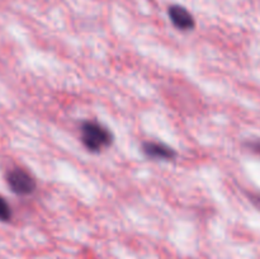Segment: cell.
Masks as SVG:
<instances>
[{
	"label": "cell",
	"mask_w": 260,
	"mask_h": 259,
	"mask_svg": "<svg viewBox=\"0 0 260 259\" xmlns=\"http://www.w3.org/2000/svg\"><path fill=\"white\" fill-rule=\"evenodd\" d=\"M5 180L9 189L14 195L22 196V197L33 195L37 189V182L33 175L23 168L17 167L8 170L5 174Z\"/></svg>",
	"instance_id": "7a4b0ae2"
},
{
	"label": "cell",
	"mask_w": 260,
	"mask_h": 259,
	"mask_svg": "<svg viewBox=\"0 0 260 259\" xmlns=\"http://www.w3.org/2000/svg\"><path fill=\"white\" fill-rule=\"evenodd\" d=\"M168 17L172 24L182 32H189L196 28V19L192 13L185 7L179 4H173L168 8Z\"/></svg>",
	"instance_id": "277c9868"
},
{
	"label": "cell",
	"mask_w": 260,
	"mask_h": 259,
	"mask_svg": "<svg viewBox=\"0 0 260 259\" xmlns=\"http://www.w3.org/2000/svg\"><path fill=\"white\" fill-rule=\"evenodd\" d=\"M141 150L146 157L151 160H162V161H173L178 157V151L174 147L160 141H144Z\"/></svg>",
	"instance_id": "3957f363"
},
{
	"label": "cell",
	"mask_w": 260,
	"mask_h": 259,
	"mask_svg": "<svg viewBox=\"0 0 260 259\" xmlns=\"http://www.w3.org/2000/svg\"><path fill=\"white\" fill-rule=\"evenodd\" d=\"M13 217V211L8 201L0 196V222H9Z\"/></svg>",
	"instance_id": "5b68a950"
},
{
	"label": "cell",
	"mask_w": 260,
	"mask_h": 259,
	"mask_svg": "<svg viewBox=\"0 0 260 259\" xmlns=\"http://www.w3.org/2000/svg\"><path fill=\"white\" fill-rule=\"evenodd\" d=\"M80 140L91 154H99L111 147L114 142V135L108 127L93 119H85L80 123Z\"/></svg>",
	"instance_id": "6da1fadb"
},
{
	"label": "cell",
	"mask_w": 260,
	"mask_h": 259,
	"mask_svg": "<svg viewBox=\"0 0 260 259\" xmlns=\"http://www.w3.org/2000/svg\"><path fill=\"white\" fill-rule=\"evenodd\" d=\"M248 147L250 150H253V151L258 152L260 155V141H251L248 144Z\"/></svg>",
	"instance_id": "8992f818"
}]
</instances>
